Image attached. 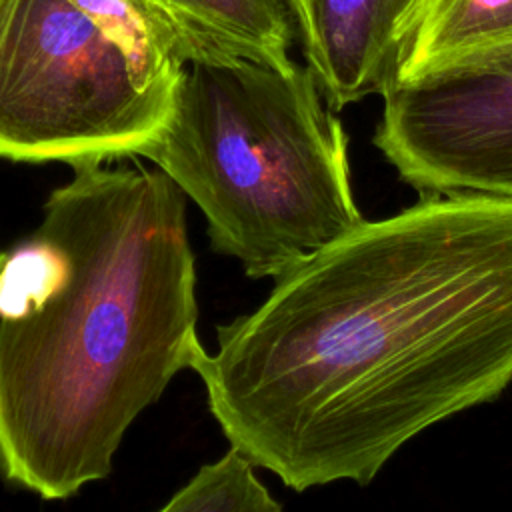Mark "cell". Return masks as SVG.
Wrapping results in <instances>:
<instances>
[{"instance_id":"obj_1","label":"cell","mask_w":512,"mask_h":512,"mask_svg":"<svg viewBox=\"0 0 512 512\" xmlns=\"http://www.w3.org/2000/svg\"><path fill=\"white\" fill-rule=\"evenodd\" d=\"M272 280L190 370L230 446L292 490L368 484L512 382V198L422 194Z\"/></svg>"},{"instance_id":"obj_2","label":"cell","mask_w":512,"mask_h":512,"mask_svg":"<svg viewBox=\"0 0 512 512\" xmlns=\"http://www.w3.org/2000/svg\"><path fill=\"white\" fill-rule=\"evenodd\" d=\"M82 158L0 264V474L46 500L102 480L202 348L186 194Z\"/></svg>"},{"instance_id":"obj_3","label":"cell","mask_w":512,"mask_h":512,"mask_svg":"<svg viewBox=\"0 0 512 512\" xmlns=\"http://www.w3.org/2000/svg\"><path fill=\"white\" fill-rule=\"evenodd\" d=\"M202 210L212 250L274 278L364 218L348 140L308 66L188 60L168 124L142 150Z\"/></svg>"},{"instance_id":"obj_4","label":"cell","mask_w":512,"mask_h":512,"mask_svg":"<svg viewBox=\"0 0 512 512\" xmlns=\"http://www.w3.org/2000/svg\"><path fill=\"white\" fill-rule=\"evenodd\" d=\"M212 54L238 52L154 0H0V158L140 156Z\"/></svg>"},{"instance_id":"obj_5","label":"cell","mask_w":512,"mask_h":512,"mask_svg":"<svg viewBox=\"0 0 512 512\" xmlns=\"http://www.w3.org/2000/svg\"><path fill=\"white\" fill-rule=\"evenodd\" d=\"M374 144L422 194L512 198V50L390 86Z\"/></svg>"},{"instance_id":"obj_6","label":"cell","mask_w":512,"mask_h":512,"mask_svg":"<svg viewBox=\"0 0 512 512\" xmlns=\"http://www.w3.org/2000/svg\"><path fill=\"white\" fill-rule=\"evenodd\" d=\"M414 0H310L300 42L326 104L340 112L390 78L396 26Z\"/></svg>"},{"instance_id":"obj_7","label":"cell","mask_w":512,"mask_h":512,"mask_svg":"<svg viewBox=\"0 0 512 512\" xmlns=\"http://www.w3.org/2000/svg\"><path fill=\"white\" fill-rule=\"evenodd\" d=\"M510 50L512 0H414L394 32L386 90Z\"/></svg>"},{"instance_id":"obj_8","label":"cell","mask_w":512,"mask_h":512,"mask_svg":"<svg viewBox=\"0 0 512 512\" xmlns=\"http://www.w3.org/2000/svg\"><path fill=\"white\" fill-rule=\"evenodd\" d=\"M226 48L274 66H290L292 16L284 0H154Z\"/></svg>"},{"instance_id":"obj_9","label":"cell","mask_w":512,"mask_h":512,"mask_svg":"<svg viewBox=\"0 0 512 512\" xmlns=\"http://www.w3.org/2000/svg\"><path fill=\"white\" fill-rule=\"evenodd\" d=\"M164 512L192 510H256L278 512L266 486L256 478L250 458L232 446L220 460L204 464L164 506Z\"/></svg>"},{"instance_id":"obj_10","label":"cell","mask_w":512,"mask_h":512,"mask_svg":"<svg viewBox=\"0 0 512 512\" xmlns=\"http://www.w3.org/2000/svg\"><path fill=\"white\" fill-rule=\"evenodd\" d=\"M290 16H292V22L296 24V30L298 34L302 32V28L306 26V20H308V4L310 0H284Z\"/></svg>"},{"instance_id":"obj_11","label":"cell","mask_w":512,"mask_h":512,"mask_svg":"<svg viewBox=\"0 0 512 512\" xmlns=\"http://www.w3.org/2000/svg\"><path fill=\"white\" fill-rule=\"evenodd\" d=\"M2 260H4V252L0 250V264H2Z\"/></svg>"}]
</instances>
